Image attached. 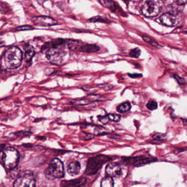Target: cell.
I'll return each mask as SVG.
<instances>
[{
	"mask_svg": "<svg viewBox=\"0 0 187 187\" xmlns=\"http://www.w3.org/2000/svg\"><path fill=\"white\" fill-rule=\"evenodd\" d=\"M4 63L7 68L14 70L20 66L23 61V52L19 47H11L5 52Z\"/></svg>",
	"mask_w": 187,
	"mask_h": 187,
	"instance_id": "cell-2",
	"label": "cell"
},
{
	"mask_svg": "<svg viewBox=\"0 0 187 187\" xmlns=\"http://www.w3.org/2000/svg\"><path fill=\"white\" fill-rule=\"evenodd\" d=\"M35 54V51L34 47L30 44L26 45L25 47V59L26 61H30L34 56Z\"/></svg>",
	"mask_w": 187,
	"mask_h": 187,
	"instance_id": "cell-15",
	"label": "cell"
},
{
	"mask_svg": "<svg viewBox=\"0 0 187 187\" xmlns=\"http://www.w3.org/2000/svg\"><path fill=\"white\" fill-rule=\"evenodd\" d=\"M9 7L7 4L0 2V13L6 14L9 11Z\"/></svg>",
	"mask_w": 187,
	"mask_h": 187,
	"instance_id": "cell-26",
	"label": "cell"
},
{
	"mask_svg": "<svg viewBox=\"0 0 187 187\" xmlns=\"http://www.w3.org/2000/svg\"><path fill=\"white\" fill-rule=\"evenodd\" d=\"M33 23L40 26H50L57 24L56 20L47 16L35 17L32 19Z\"/></svg>",
	"mask_w": 187,
	"mask_h": 187,
	"instance_id": "cell-9",
	"label": "cell"
},
{
	"mask_svg": "<svg viewBox=\"0 0 187 187\" xmlns=\"http://www.w3.org/2000/svg\"><path fill=\"white\" fill-rule=\"evenodd\" d=\"M81 170V164L77 161L70 163L67 167V172L71 176H76L78 174Z\"/></svg>",
	"mask_w": 187,
	"mask_h": 187,
	"instance_id": "cell-13",
	"label": "cell"
},
{
	"mask_svg": "<svg viewBox=\"0 0 187 187\" xmlns=\"http://www.w3.org/2000/svg\"><path fill=\"white\" fill-rule=\"evenodd\" d=\"M171 77L175 79L179 84H180L181 85H185L187 84V82L185 81V79L179 75L174 74V75H171Z\"/></svg>",
	"mask_w": 187,
	"mask_h": 187,
	"instance_id": "cell-23",
	"label": "cell"
},
{
	"mask_svg": "<svg viewBox=\"0 0 187 187\" xmlns=\"http://www.w3.org/2000/svg\"><path fill=\"white\" fill-rule=\"evenodd\" d=\"M141 51L140 49L138 48H136L131 49L130 51L129 52V56L131 57L138 58L141 56Z\"/></svg>",
	"mask_w": 187,
	"mask_h": 187,
	"instance_id": "cell-22",
	"label": "cell"
},
{
	"mask_svg": "<svg viewBox=\"0 0 187 187\" xmlns=\"http://www.w3.org/2000/svg\"><path fill=\"white\" fill-rule=\"evenodd\" d=\"M123 1H124L126 2H128L130 0H123Z\"/></svg>",
	"mask_w": 187,
	"mask_h": 187,
	"instance_id": "cell-36",
	"label": "cell"
},
{
	"mask_svg": "<svg viewBox=\"0 0 187 187\" xmlns=\"http://www.w3.org/2000/svg\"><path fill=\"white\" fill-rule=\"evenodd\" d=\"M87 179L84 177L72 179L69 181H61V187H81L85 184Z\"/></svg>",
	"mask_w": 187,
	"mask_h": 187,
	"instance_id": "cell-12",
	"label": "cell"
},
{
	"mask_svg": "<svg viewBox=\"0 0 187 187\" xmlns=\"http://www.w3.org/2000/svg\"><path fill=\"white\" fill-rule=\"evenodd\" d=\"M166 137L167 135L163 133H156L153 136V139L158 142H161L162 141L165 140Z\"/></svg>",
	"mask_w": 187,
	"mask_h": 187,
	"instance_id": "cell-21",
	"label": "cell"
},
{
	"mask_svg": "<svg viewBox=\"0 0 187 187\" xmlns=\"http://www.w3.org/2000/svg\"><path fill=\"white\" fill-rule=\"evenodd\" d=\"M163 2L161 0H146L142 7V13L147 17L157 16L162 10Z\"/></svg>",
	"mask_w": 187,
	"mask_h": 187,
	"instance_id": "cell-5",
	"label": "cell"
},
{
	"mask_svg": "<svg viewBox=\"0 0 187 187\" xmlns=\"http://www.w3.org/2000/svg\"><path fill=\"white\" fill-rule=\"evenodd\" d=\"M90 21L91 22H101V23H105L108 22L107 19H104L101 17H95L92 18L90 19Z\"/></svg>",
	"mask_w": 187,
	"mask_h": 187,
	"instance_id": "cell-28",
	"label": "cell"
},
{
	"mask_svg": "<svg viewBox=\"0 0 187 187\" xmlns=\"http://www.w3.org/2000/svg\"><path fill=\"white\" fill-rule=\"evenodd\" d=\"M4 166L9 170L16 168L19 161L18 151L13 147H8L4 149L2 157Z\"/></svg>",
	"mask_w": 187,
	"mask_h": 187,
	"instance_id": "cell-6",
	"label": "cell"
},
{
	"mask_svg": "<svg viewBox=\"0 0 187 187\" xmlns=\"http://www.w3.org/2000/svg\"><path fill=\"white\" fill-rule=\"evenodd\" d=\"M175 3L181 6L187 3V0H175Z\"/></svg>",
	"mask_w": 187,
	"mask_h": 187,
	"instance_id": "cell-34",
	"label": "cell"
},
{
	"mask_svg": "<svg viewBox=\"0 0 187 187\" xmlns=\"http://www.w3.org/2000/svg\"><path fill=\"white\" fill-rule=\"evenodd\" d=\"M66 42L68 48L75 51H81V48L84 45L80 40H68Z\"/></svg>",
	"mask_w": 187,
	"mask_h": 187,
	"instance_id": "cell-14",
	"label": "cell"
},
{
	"mask_svg": "<svg viewBox=\"0 0 187 187\" xmlns=\"http://www.w3.org/2000/svg\"><path fill=\"white\" fill-rule=\"evenodd\" d=\"M4 147H5V145H4V144L0 145V152L4 149Z\"/></svg>",
	"mask_w": 187,
	"mask_h": 187,
	"instance_id": "cell-35",
	"label": "cell"
},
{
	"mask_svg": "<svg viewBox=\"0 0 187 187\" xmlns=\"http://www.w3.org/2000/svg\"><path fill=\"white\" fill-rule=\"evenodd\" d=\"M128 76L132 78H137L142 77V75L140 73H129Z\"/></svg>",
	"mask_w": 187,
	"mask_h": 187,
	"instance_id": "cell-33",
	"label": "cell"
},
{
	"mask_svg": "<svg viewBox=\"0 0 187 187\" xmlns=\"http://www.w3.org/2000/svg\"><path fill=\"white\" fill-rule=\"evenodd\" d=\"M142 38L146 42L149 43V45H151L153 47L158 48L159 46V45L157 42H155V40H153L149 37L147 36H143Z\"/></svg>",
	"mask_w": 187,
	"mask_h": 187,
	"instance_id": "cell-20",
	"label": "cell"
},
{
	"mask_svg": "<svg viewBox=\"0 0 187 187\" xmlns=\"http://www.w3.org/2000/svg\"><path fill=\"white\" fill-rule=\"evenodd\" d=\"M34 28L30 25H23L18 26L16 28L17 31H28V30H32Z\"/></svg>",
	"mask_w": 187,
	"mask_h": 187,
	"instance_id": "cell-29",
	"label": "cell"
},
{
	"mask_svg": "<svg viewBox=\"0 0 187 187\" xmlns=\"http://www.w3.org/2000/svg\"><path fill=\"white\" fill-rule=\"evenodd\" d=\"M160 21L164 25L167 26H174L177 23V18L176 15L168 12L164 13L160 18Z\"/></svg>",
	"mask_w": 187,
	"mask_h": 187,
	"instance_id": "cell-11",
	"label": "cell"
},
{
	"mask_svg": "<svg viewBox=\"0 0 187 187\" xmlns=\"http://www.w3.org/2000/svg\"><path fill=\"white\" fill-rule=\"evenodd\" d=\"M99 50H100V47L97 45L87 44V45H83L80 51L85 53H93L97 52Z\"/></svg>",
	"mask_w": 187,
	"mask_h": 187,
	"instance_id": "cell-16",
	"label": "cell"
},
{
	"mask_svg": "<svg viewBox=\"0 0 187 187\" xmlns=\"http://www.w3.org/2000/svg\"><path fill=\"white\" fill-rule=\"evenodd\" d=\"M91 102V101L88 99H81V100H77L75 102V104L77 105H87V104H89Z\"/></svg>",
	"mask_w": 187,
	"mask_h": 187,
	"instance_id": "cell-27",
	"label": "cell"
},
{
	"mask_svg": "<svg viewBox=\"0 0 187 187\" xmlns=\"http://www.w3.org/2000/svg\"><path fill=\"white\" fill-rule=\"evenodd\" d=\"M147 109L151 110V111H154L157 110L158 108L157 102H155L154 101H149V102L147 103L146 104Z\"/></svg>",
	"mask_w": 187,
	"mask_h": 187,
	"instance_id": "cell-25",
	"label": "cell"
},
{
	"mask_svg": "<svg viewBox=\"0 0 187 187\" xmlns=\"http://www.w3.org/2000/svg\"><path fill=\"white\" fill-rule=\"evenodd\" d=\"M123 162L130 165L138 167L149 164L157 160L156 158L147 157L145 156H138L134 157L123 158Z\"/></svg>",
	"mask_w": 187,
	"mask_h": 187,
	"instance_id": "cell-8",
	"label": "cell"
},
{
	"mask_svg": "<svg viewBox=\"0 0 187 187\" xmlns=\"http://www.w3.org/2000/svg\"><path fill=\"white\" fill-rule=\"evenodd\" d=\"M45 173V176L48 179L63 178L65 174L63 163L59 159H54L49 163Z\"/></svg>",
	"mask_w": 187,
	"mask_h": 187,
	"instance_id": "cell-4",
	"label": "cell"
},
{
	"mask_svg": "<svg viewBox=\"0 0 187 187\" xmlns=\"http://www.w3.org/2000/svg\"><path fill=\"white\" fill-rule=\"evenodd\" d=\"M36 181L34 176L29 171L25 172L18 178L13 187H35Z\"/></svg>",
	"mask_w": 187,
	"mask_h": 187,
	"instance_id": "cell-7",
	"label": "cell"
},
{
	"mask_svg": "<svg viewBox=\"0 0 187 187\" xmlns=\"http://www.w3.org/2000/svg\"><path fill=\"white\" fill-rule=\"evenodd\" d=\"M98 118L99 119V121L103 124H106L109 123V120H110L107 115H106L104 116H99Z\"/></svg>",
	"mask_w": 187,
	"mask_h": 187,
	"instance_id": "cell-30",
	"label": "cell"
},
{
	"mask_svg": "<svg viewBox=\"0 0 187 187\" xmlns=\"http://www.w3.org/2000/svg\"><path fill=\"white\" fill-rule=\"evenodd\" d=\"M185 33H186V34H187V32H185Z\"/></svg>",
	"mask_w": 187,
	"mask_h": 187,
	"instance_id": "cell-37",
	"label": "cell"
},
{
	"mask_svg": "<svg viewBox=\"0 0 187 187\" xmlns=\"http://www.w3.org/2000/svg\"><path fill=\"white\" fill-rule=\"evenodd\" d=\"M112 158L110 156L100 154L90 158L88 161L85 174L86 175H93L96 174L107 162L110 161Z\"/></svg>",
	"mask_w": 187,
	"mask_h": 187,
	"instance_id": "cell-3",
	"label": "cell"
},
{
	"mask_svg": "<svg viewBox=\"0 0 187 187\" xmlns=\"http://www.w3.org/2000/svg\"><path fill=\"white\" fill-rule=\"evenodd\" d=\"M101 187H114V182L112 177L107 176L102 179Z\"/></svg>",
	"mask_w": 187,
	"mask_h": 187,
	"instance_id": "cell-18",
	"label": "cell"
},
{
	"mask_svg": "<svg viewBox=\"0 0 187 187\" xmlns=\"http://www.w3.org/2000/svg\"><path fill=\"white\" fill-rule=\"evenodd\" d=\"M54 71L55 70H54V68L48 67V68L45 69V74L47 76H50V75H52L54 72Z\"/></svg>",
	"mask_w": 187,
	"mask_h": 187,
	"instance_id": "cell-32",
	"label": "cell"
},
{
	"mask_svg": "<svg viewBox=\"0 0 187 187\" xmlns=\"http://www.w3.org/2000/svg\"><path fill=\"white\" fill-rule=\"evenodd\" d=\"M106 172L108 176L118 177L122 174V169L120 164L112 162L109 163L106 168Z\"/></svg>",
	"mask_w": 187,
	"mask_h": 187,
	"instance_id": "cell-10",
	"label": "cell"
},
{
	"mask_svg": "<svg viewBox=\"0 0 187 187\" xmlns=\"http://www.w3.org/2000/svg\"><path fill=\"white\" fill-rule=\"evenodd\" d=\"M66 41L62 38H57L45 43L42 51H46V57L52 64L60 65L64 64L67 52L65 49Z\"/></svg>",
	"mask_w": 187,
	"mask_h": 187,
	"instance_id": "cell-1",
	"label": "cell"
},
{
	"mask_svg": "<svg viewBox=\"0 0 187 187\" xmlns=\"http://www.w3.org/2000/svg\"><path fill=\"white\" fill-rule=\"evenodd\" d=\"M131 109V105L129 102H123L118 106L117 110L119 113H125L130 111Z\"/></svg>",
	"mask_w": 187,
	"mask_h": 187,
	"instance_id": "cell-17",
	"label": "cell"
},
{
	"mask_svg": "<svg viewBox=\"0 0 187 187\" xmlns=\"http://www.w3.org/2000/svg\"><path fill=\"white\" fill-rule=\"evenodd\" d=\"M99 87L102 89L104 90H109L113 88V86L111 84H101L99 86Z\"/></svg>",
	"mask_w": 187,
	"mask_h": 187,
	"instance_id": "cell-31",
	"label": "cell"
},
{
	"mask_svg": "<svg viewBox=\"0 0 187 187\" xmlns=\"http://www.w3.org/2000/svg\"><path fill=\"white\" fill-rule=\"evenodd\" d=\"M180 7L181 5H179L176 3L174 4L170 5V6L168 8V12L171 13L172 14L176 15L181 12V8H180Z\"/></svg>",
	"mask_w": 187,
	"mask_h": 187,
	"instance_id": "cell-19",
	"label": "cell"
},
{
	"mask_svg": "<svg viewBox=\"0 0 187 187\" xmlns=\"http://www.w3.org/2000/svg\"><path fill=\"white\" fill-rule=\"evenodd\" d=\"M107 115L110 120L115 122H118L121 119L120 115L115 114V113H110L109 115Z\"/></svg>",
	"mask_w": 187,
	"mask_h": 187,
	"instance_id": "cell-24",
	"label": "cell"
}]
</instances>
